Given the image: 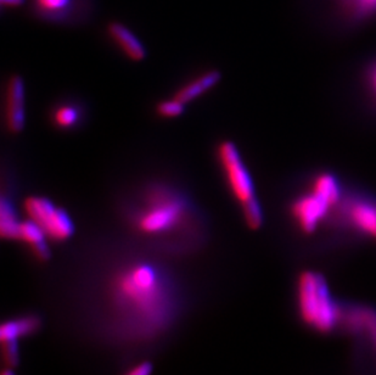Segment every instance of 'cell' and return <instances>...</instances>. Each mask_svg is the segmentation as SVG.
<instances>
[{
    "instance_id": "4fadbf2b",
    "label": "cell",
    "mask_w": 376,
    "mask_h": 375,
    "mask_svg": "<svg viewBox=\"0 0 376 375\" xmlns=\"http://www.w3.org/2000/svg\"><path fill=\"white\" fill-rule=\"evenodd\" d=\"M221 80V71L209 70L202 73L201 76L197 77L195 80H192V82L187 83L184 87H182L173 97H176L177 100L187 105L189 102L197 100V97H202L204 94L214 88Z\"/></svg>"
},
{
    "instance_id": "9c48e42d",
    "label": "cell",
    "mask_w": 376,
    "mask_h": 375,
    "mask_svg": "<svg viewBox=\"0 0 376 375\" xmlns=\"http://www.w3.org/2000/svg\"><path fill=\"white\" fill-rule=\"evenodd\" d=\"M345 216L352 227L376 239V199L357 196L348 201Z\"/></svg>"
},
{
    "instance_id": "ac0fdd59",
    "label": "cell",
    "mask_w": 376,
    "mask_h": 375,
    "mask_svg": "<svg viewBox=\"0 0 376 375\" xmlns=\"http://www.w3.org/2000/svg\"><path fill=\"white\" fill-rule=\"evenodd\" d=\"M185 104L177 100L176 97H172L169 100H163L156 106V112L160 117L176 118L184 114Z\"/></svg>"
},
{
    "instance_id": "8fae6325",
    "label": "cell",
    "mask_w": 376,
    "mask_h": 375,
    "mask_svg": "<svg viewBox=\"0 0 376 375\" xmlns=\"http://www.w3.org/2000/svg\"><path fill=\"white\" fill-rule=\"evenodd\" d=\"M17 241L26 245L30 249L31 255L38 262L46 263L51 260V251L49 246L51 241L46 238L42 229L31 219L22 221L17 234Z\"/></svg>"
},
{
    "instance_id": "e0dca14e",
    "label": "cell",
    "mask_w": 376,
    "mask_h": 375,
    "mask_svg": "<svg viewBox=\"0 0 376 375\" xmlns=\"http://www.w3.org/2000/svg\"><path fill=\"white\" fill-rule=\"evenodd\" d=\"M352 16L357 19L372 16L376 14V0H341Z\"/></svg>"
},
{
    "instance_id": "6da1fadb",
    "label": "cell",
    "mask_w": 376,
    "mask_h": 375,
    "mask_svg": "<svg viewBox=\"0 0 376 375\" xmlns=\"http://www.w3.org/2000/svg\"><path fill=\"white\" fill-rule=\"evenodd\" d=\"M92 294L93 318L110 342L145 345L171 330L184 308V295L167 267L130 258L113 267Z\"/></svg>"
},
{
    "instance_id": "5bb4252c",
    "label": "cell",
    "mask_w": 376,
    "mask_h": 375,
    "mask_svg": "<svg viewBox=\"0 0 376 375\" xmlns=\"http://www.w3.org/2000/svg\"><path fill=\"white\" fill-rule=\"evenodd\" d=\"M21 219L19 217L11 198L3 193L0 201V236L8 241H17V234L21 226Z\"/></svg>"
},
{
    "instance_id": "7a4b0ae2",
    "label": "cell",
    "mask_w": 376,
    "mask_h": 375,
    "mask_svg": "<svg viewBox=\"0 0 376 375\" xmlns=\"http://www.w3.org/2000/svg\"><path fill=\"white\" fill-rule=\"evenodd\" d=\"M127 221L140 241L162 251L188 253L204 243V219L174 186H147L128 207Z\"/></svg>"
},
{
    "instance_id": "52a82bcc",
    "label": "cell",
    "mask_w": 376,
    "mask_h": 375,
    "mask_svg": "<svg viewBox=\"0 0 376 375\" xmlns=\"http://www.w3.org/2000/svg\"><path fill=\"white\" fill-rule=\"evenodd\" d=\"M5 126L9 133L20 134L26 126V87L20 75L10 76L5 89Z\"/></svg>"
},
{
    "instance_id": "ba28073f",
    "label": "cell",
    "mask_w": 376,
    "mask_h": 375,
    "mask_svg": "<svg viewBox=\"0 0 376 375\" xmlns=\"http://www.w3.org/2000/svg\"><path fill=\"white\" fill-rule=\"evenodd\" d=\"M42 317L38 313H20L3 322L0 328L1 344H17L33 337L42 329Z\"/></svg>"
},
{
    "instance_id": "2e32d148",
    "label": "cell",
    "mask_w": 376,
    "mask_h": 375,
    "mask_svg": "<svg viewBox=\"0 0 376 375\" xmlns=\"http://www.w3.org/2000/svg\"><path fill=\"white\" fill-rule=\"evenodd\" d=\"M82 120V110L75 104H61L51 112V122L56 128L70 131L77 128Z\"/></svg>"
},
{
    "instance_id": "d6986e66",
    "label": "cell",
    "mask_w": 376,
    "mask_h": 375,
    "mask_svg": "<svg viewBox=\"0 0 376 375\" xmlns=\"http://www.w3.org/2000/svg\"><path fill=\"white\" fill-rule=\"evenodd\" d=\"M152 363L150 361H138L130 364V367L125 368L121 375H152Z\"/></svg>"
},
{
    "instance_id": "277c9868",
    "label": "cell",
    "mask_w": 376,
    "mask_h": 375,
    "mask_svg": "<svg viewBox=\"0 0 376 375\" xmlns=\"http://www.w3.org/2000/svg\"><path fill=\"white\" fill-rule=\"evenodd\" d=\"M297 306L302 321L310 328L329 333L340 321L339 306L324 275L305 270L297 279Z\"/></svg>"
},
{
    "instance_id": "9a60e30c",
    "label": "cell",
    "mask_w": 376,
    "mask_h": 375,
    "mask_svg": "<svg viewBox=\"0 0 376 375\" xmlns=\"http://www.w3.org/2000/svg\"><path fill=\"white\" fill-rule=\"evenodd\" d=\"M312 190L322 195L333 206H338L343 199L341 183L331 173H320L318 177L314 178Z\"/></svg>"
},
{
    "instance_id": "3957f363",
    "label": "cell",
    "mask_w": 376,
    "mask_h": 375,
    "mask_svg": "<svg viewBox=\"0 0 376 375\" xmlns=\"http://www.w3.org/2000/svg\"><path fill=\"white\" fill-rule=\"evenodd\" d=\"M217 157L228 188L241 206L245 223L251 231H258L264 223L263 208L257 198L254 177L238 147L230 140H223L218 144Z\"/></svg>"
},
{
    "instance_id": "5b68a950",
    "label": "cell",
    "mask_w": 376,
    "mask_h": 375,
    "mask_svg": "<svg viewBox=\"0 0 376 375\" xmlns=\"http://www.w3.org/2000/svg\"><path fill=\"white\" fill-rule=\"evenodd\" d=\"M24 210L53 243H66L75 236V224L71 215L51 199L31 195L24 201Z\"/></svg>"
},
{
    "instance_id": "30bf717a",
    "label": "cell",
    "mask_w": 376,
    "mask_h": 375,
    "mask_svg": "<svg viewBox=\"0 0 376 375\" xmlns=\"http://www.w3.org/2000/svg\"><path fill=\"white\" fill-rule=\"evenodd\" d=\"M32 6L43 20L70 22L80 15L82 0H32Z\"/></svg>"
},
{
    "instance_id": "44dd1931",
    "label": "cell",
    "mask_w": 376,
    "mask_h": 375,
    "mask_svg": "<svg viewBox=\"0 0 376 375\" xmlns=\"http://www.w3.org/2000/svg\"><path fill=\"white\" fill-rule=\"evenodd\" d=\"M370 88H372V92L376 97V65L372 68V72H370Z\"/></svg>"
},
{
    "instance_id": "7c38bea8",
    "label": "cell",
    "mask_w": 376,
    "mask_h": 375,
    "mask_svg": "<svg viewBox=\"0 0 376 375\" xmlns=\"http://www.w3.org/2000/svg\"><path fill=\"white\" fill-rule=\"evenodd\" d=\"M108 33L128 59L138 63L147 58V49L127 26L120 22H111L108 27Z\"/></svg>"
},
{
    "instance_id": "7402d4cb",
    "label": "cell",
    "mask_w": 376,
    "mask_h": 375,
    "mask_svg": "<svg viewBox=\"0 0 376 375\" xmlns=\"http://www.w3.org/2000/svg\"><path fill=\"white\" fill-rule=\"evenodd\" d=\"M1 375H15V373H14V369H11V368H6Z\"/></svg>"
},
{
    "instance_id": "8992f818",
    "label": "cell",
    "mask_w": 376,
    "mask_h": 375,
    "mask_svg": "<svg viewBox=\"0 0 376 375\" xmlns=\"http://www.w3.org/2000/svg\"><path fill=\"white\" fill-rule=\"evenodd\" d=\"M333 207L334 206L326 201L322 195L310 189V193L302 195L293 201L291 215L301 231L310 234L322 223L323 219L329 215Z\"/></svg>"
},
{
    "instance_id": "ffe728a7",
    "label": "cell",
    "mask_w": 376,
    "mask_h": 375,
    "mask_svg": "<svg viewBox=\"0 0 376 375\" xmlns=\"http://www.w3.org/2000/svg\"><path fill=\"white\" fill-rule=\"evenodd\" d=\"M26 0H0V4L6 8H19L25 4Z\"/></svg>"
}]
</instances>
